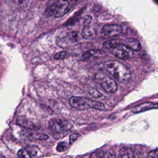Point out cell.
Here are the masks:
<instances>
[{"label":"cell","instance_id":"obj_12","mask_svg":"<svg viewBox=\"0 0 158 158\" xmlns=\"http://www.w3.org/2000/svg\"><path fill=\"white\" fill-rule=\"evenodd\" d=\"M104 54V51L98 49H90L88 51H86L85 53L82 54L81 59L83 60H86L88 59L91 56H101Z\"/></svg>","mask_w":158,"mask_h":158},{"label":"cell","instance_id":"obj_23","mask_svg":"<svg viewBox=\"0 0 158 158\" xmlns=\"http://www.w3.org/2000/svg\"><path fill=\"white\" fill-rule=\"evenodd\" d=\"M80 137V135L78 133H73L70 136V143L72 144L75 142L78 138Z\"/></svg>","mask_w":158,"mask_h":158},{"label":"cell","instance_id":"obj_27","mask_svg":"<svg viewBox=\"0 0 158 158\" xmlns=\"http://www.w3.org/2000/svg\"><path fill=\"white\" fill-rule=\"evenodd\" d=\"M1 158H5V157H4L2 155H1Z\"/></svg>","mask_w":158,"mask_h":158},{"label":"cell","instance_id":"obj_6","mask_svg":"<svg viewBox=\"0 0 158 158\" xmlns=\"http://www.w3.org/2000/svg\"><path fill=\"white\" fill-rule=\"evenodd\" d=\"M131 49L126 44L119 43L115 48L110 49L111 53L115 57L121 59H127L132 54Z\"/></svg>","mask_w":158,"mask_h":158},{"label":"cell","instance_id":"obj_4","mask_svg":"<svg viewBox=\"0 0 158 158\" xmlns=\"http://www.w3.org/2000/svg\"><path fill=\"white\" fill-rule=\"evenodd\" d=\"M49 126L51 130L55 133L67 131L71 129L72 125L69 121L62 118H52L49 121Z\"/></svg>","mask_w":158,"mask_h":158},{"label":"cell","instance_id":"obj_24","mask_svg":"<svg viewBox=\"0 0 158 158\" xmlns=\"http://www.w3.org/2000/svg\"><path fill=\"white\" fill-rule=\"evenodd\" d=\"M104 158H116V157H115L114 152L109 151V152H107V153L104 154Z\"/></svg>","mask_w":158,"mask_h":158},{"label":"cell","instance_id":"obj_14","mask_svg":"<svg viewBox=\"0 0 158 158\" xmlns=\"http://www.w3.org/2000/svg\"><path fill=\"white\" fill-rule=\"evenodd\" d=\"M119 43H120V42L118 40L111 39V40H109L106 41L103 44V47L106 49H108L110 50V49H112L114 48H115Z\"/></svg>","mask_w":158,"mask_h":158},{"label":"cell","instance_id":"obj_2","mask_svg":"<svg viewBox=\"0 0 158 158\" xmlns=\"http://www.w3.org/2000/svg\"><path fill=\"white\" fill-rule=\"evenodd\" d=\"M77 0H57L49 9V14L55 18L62 17L77 4Z\"/></svg>","mask_w":158,"mask_h":158},{"label":"cell","instance_id":"obj_18","mask_svg":"<svg viewBox=\"0 0 158 158\" xmlns=\"http://www.w3.org/2000/svg\"><path fill=\"white\" fill-rule=\"evenodd\" d=\"M31 156H35L37 154V150L33 146H27L25 148H24Z\"/></svg>","mask_w":158,"mask_h":158},{"label":"cell","instance_id":"obj_15","mask_svg":"<svg viewBox=\"0 0 158 158\" xmlns=\"http://www.w3.org/2000/svg\"><path fill=\"white\" fill-rule=\"evenodd\" d=\"M30 136L34 139H40V140H44V139H47L48 138V136L47 135L41 133H37V132L31 133L30 134Z\"/></svg>","mask_w":158,"mask_h":158},{"label":"cell","instance_id":"obj_20","mask_svg":"<svg viewBox=\"0 0 158 158\" xmlns=\"http://www.w3.org/2000/svg\"><path fill=\"white\" fill-rule=\"evenodd\" d=\"M67 56V52L65 51H61L60 52H58L54 56V58L56 60H61L64 59Z\"/></svg>","mask_w":158,"mask_h":158},{"label":"cell","instance_id":"obj_9","mask_svg":"<svg viewBox=\"0 0 158 158\" xmlns=\"http://www.w3.org/2000/svg\"><path fill=\"white\" fill-rule=\"evenodd\" d=\"M125 44L133 51H138L141 48V43L138 40L133 38H128L125 41Z\"/></svg>","mask_w":158,"mask_h":158},{"label":"cell","instance_id":"obj_13","mask_svg":"<svg viewBox=\"0 0 158 158\" xmlns=\"http://www.w3.org/2000/svg\"><path fill=\"white\" fill-rule=\"evenodd\" d=\"M119 158H134V154L131 149L122 148L120 150Z\"/></svg>","mask_w":158,"mask_h":158},{"label":"cell","instance_id":"obj_26","mask_svg":"<svg viewBox=\"0 0 158 158\" xmlns=\"http://www.w3.org/2000/svg\"><path fill=\"white\" fill-rule=\"evenodd\" d=\"M28 1H29V0H18L17 2L20 5H24V4H27Z\"/></svg>","mask_w":158,"mask_h":158},{"label":"cell","instance_id":"obj_5","mask_svg":"<svg viewBox=\"0 0 158 158\" xmlns=\"http://www.w3.org/2000/svg\"><path fill=\"white\" fill-rule=\"evenodd\" d=\"M101 36L104 38H110L119 36L123 33L121 26L116 24L105 25L101 29Z\"/></svg>","mask_w":158,"mask_h":158},{"label":"cell","instance_id":"obj_25","mask_svg":"<svg viewBox=\"0 0 158 158\" xmlns=\"http://www.w3.org/2000/svg\"><path fill=\"white\" fill-rule=\"evenodd\" d=\"M91 20V17L90 16H86V17H85L84 21H83L85 26L89 25Z\"/></svg>","mask_w":158,"mask_h":158},{"label":"cell","instance_id":"obj_16","mask_svg":"<svg viewBox=\"0 0 158 158\" xmlns=\"http://www.w3.org/2000/svg\"><path fill=\"white\" fill-rule=\"evenodd\" d=\"M17 156L19 158H32L31 156L25 149H20L17 152Z\"/></svg>","mask_w":158,"mask_h":158},{"label":"cell","instance_id":"obj_10","mask_svg":"<svg viewBox=\"0 0 158 158\" xmlns=\"http://www.w3.org/2000/svg\"><path fill=\"white\" fill-rule=\"evenodd\" d=\"M17 122L19 125H20L26 128H28V129L38 130L39 128V127L36 126L33 122H31V121H30L27 119H25V118H19L17 120Z\"/></svg>","mask_w":158,"mask_h":158},{"label":"cell","instance_id":"obj_21","mask_svg":"<svg viewBox=\"0 0 158 158\" xmlns=\"http://www.w3.org/2000/svg\"><path fill=\"white\" fill-rule=\"evenodd\" d=\"M147 158H158V149L150 151L148 154Z\"/></svg>","mask_w":158,"mask_h":158},{"label":"cell","instance_id":"obj_8","mask_svg":"<svg viewBox=\"0 0 158 158\" xmlns=\"http://www.w3.org/2000/svg\"><path fill=\"white\" fill-rule=\"evenodd\" d=\"M154 109H158V103H154L152 102H145L133 107L131 110L133 113H139Z\"/></svg>","mask_w":158,"mask_h":158},{"label":"cell","instance_id":"obj_3","mask_svg":"<svg viewBox=\"0 0 158 158\" xmlns=\"http://www.w3.org/2000/svg\"><path fill=\"white\" fill-rule=\"evenodd\" d=\"M70 105L77 109H86L89 108L98 110H104L105 105L100 102L93 101L87 98L78 96H72L69 100Z\"/></svg>","mask_w":158,"mask_h":158},{"label":"cell","instance_id":"obj_17","mask_svg":"<svg viewBox=\"0 0 158 158\" xmlns=\"http://www.w3.org/2000/svg\"><path fill=\"white\" fill-rule=\"evenodd\" d=\"M88 93L89 94L94 97V98H100L102 96V94L101 93H100L98 90H97L95 88H91L89 89L88 90Z\"/></svg>","mask_w":158,"mask_h":158},{"label":"cell","instance_id":"obj_19","mask_svg":"<svg viewBox=\"0 0 158 158\" xmlns=\"http://www.w3.org/2000/svg\"><path fill=\"white\" fill-rule=\"evenodd\" d=\"M67 148V143L65 142H60L57 144L56 147V150L59 152H63Z\"/></svg>","mask_w":158,"mask_h":158},{"label":"cell","instance_id":"obj_7","mask_svg":"<svg viewBox=\"0 0 158 158\" xmlns=\"http://www.w3.org/2000/svg\"><path fill=\"white\" fill-rule=\"evenodd\" d=\"M101 87L109 93H115L118 88V85L116 81L112 78L105 76L101 81Z\"/></svg>","mask_w":158,"mask_h":158},{"label":"cell","instance_id":"obj_22","mask_svg":"<svg viewBox=\"0 0 158 158\" xmlns=\"http://www.w3.org/2000/svg\"><path fill=\"white\" fill-rule=\"evenodd\" d=\"M104 153L102 152H93L89 158H104Z\"/></svg>","mask_w":158,"mask_h":158},{"label":"cell","instance_id":"obj_11","mask_svg":"<svg viewBox=\"0 0 158 158\" xmlns=\"http://www.w3.org/2000/svg\"><path fill=\"white\" fill-rule=\"evenodd\" d=\"M96 35V31L95 30L89 27L85 26L81 31V36L85 39H91L93 37H94Z\"/></svg>","mask_w":158,"mask_h":158},{"label":"cell","instance_id":"obj_1","mask_svg":"<svg viewBox=\"0 0 158 158\" xmlns=\"http://www.w3.org/2000/svg\"><path fill=\"white\" fill-rule=\"evenodd\" d=\"M105 70L120 83H127L131 77L130 69L117 60H107L104 64Z\"/></svg>","mask_w":158,"mask_h":158},{"label":"cell","instance_id":"obj_28","mask_svg":"<svg viewBox=\"0 0 158 158\" xmlns=\"http://www.w3.org/2000/svg\"><path fill=\"white\" fill-rule=\"evenodd\" d=\"M41 1H44V0H41Z\"/></svg>","mask_w":158,"mask_h":158}]
</instances>
